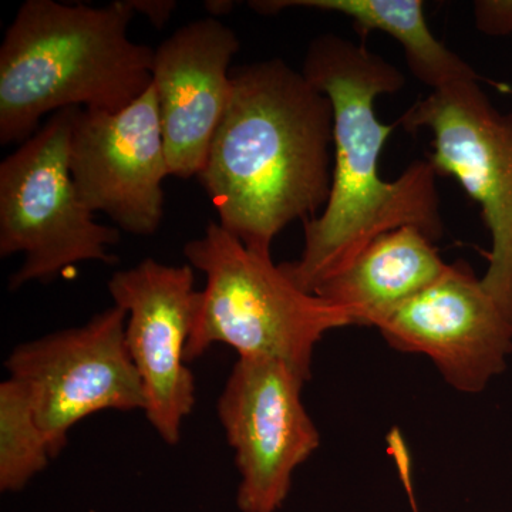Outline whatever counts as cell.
Masks as SVG:
<instances>
[{"label":"cell","mask_w":512,"mask_h":512,"mask_svg":"<svg viewBox=\"0 0 512 512\" xmlns=\"http://www.w3.org/2000/svg\"><path fill=\"white\" fill-rule=\"evenodd\" d=\"M302 73L332 103V187L323 211L303 222L301 258L282 266L299 288L315 293L393 229L414 227L437 241L443 218L439 174L429 160L416 161L390 183L379 174L396 126L377 119L375 101L402 90L403 73L365 45L333 33L312 40Z\"/></svg>","instance_id":"1"},{"label":"cell","mask_w":512,"mask_h":512,"mask_svg":"<svg viewBox=\"0 0 512 512\" xmlns=\"http://www.w3.org/2000/svg\"><path fill=\"white\" fill-rule=\"evenodd\" d=\"M227 110L198 181L218 224L251 251L295 221L318 217L333 173V107L305 74L285 60L231 72Z\"/></svg>","instance_id":"2"},{"label":"cell","mask_w":512,"mask_h":512,"mask_svg":"<svg viewBox=\"0 0 512 512\" xmlns=\"http://www.w3.org/2000/svg\"><path fill=\"white\" fill-rule=\"evenodd\" d=\"M130 0H26L0 47V144H23L46 114L127 109L153 86L154 50L127 35Z\"/></svg>","instance_id":"3"},{"label":"cell","mask_w":512,"mask_h":512,"mask_svg":"<svg viewBox=\"0 0 512 512\" xmlns=\"http://www.w3.org/2000/svg\"><path fill=\"white\" fill-rule=\"evenodd\" d=\"M184 254L207 278L185 350L187 363L222 343L239 357L285 363L308 382L323 336L352 326L342 308L303 291L271 255L251 251L218 222L187 242Z\"/></svg>","instance_id":"4"},{"label":"cell","mask_w":512,"mask_h":512,"mask_svg":"<svg viewBox=\"0 0 512 512\" xmlns=\"http://www.w3.org/2000/svg\"><path fill=\"white\" fill-rule=\"evenodd\" d=\"M77 107L56 111L0 164V256L23 254L9 291L49 284L79 262H119L120 229L97 224L70 173Z\"/></svg>","instance_id":"5"},{"label":"cell","mask_w":512,"mask_h":512,"mask_svg":"<svg viewBox=\"0 0 512 512\" xmlns=\"http://www.w3.org/2000/svg\"><path fill=\"white\" fill-rule=\"evenodd\" d=\"M127 312L111 306L76 328L22 343L5 367L28 390L55 458L70 430L104 410H146V396L126 343Z\"/></svg>","instance_id":"6"},{"label":"cell","mask_w":512,"mask_h":512,"mask_svg":"<svg viewBox=\"0 0 512 512\" xmlns=\"http://www.w3.org/2000/svg\"><path fill=\"white\" fill-rule=\"evenodd\" d=\"M400 124L431 131L437 174L456 178L481 205L493 244L481 282L512 319V113L495 109L478 80H467L416 101Z\"/></svg>","instance_id":"7"},{"label":"cell","mask_w":512,"mask_h":512,"mask_svg":"<svg viewBox=\"0 0 512 512\" xmlns=\"http://www.w3.org/2000/svg\"><path fill=\"white\" fill-rule=\"evenodd\" d=\"M305 383L276 360L239 357L232 367L217 410L241 477L239 511L281 510L293 474L318 450L319 431L302 402Z\"/></svg>","instance_id":"8"},{"label":"cell","mask_w":512,"mask_h":512,"mask_svg":"<svg viewBox=\"0 0 512 512\" xmlns=\"http://www.w3.org/2000/svg\"><path fill=\"white\" fill-rule=\"evenodd\" d=\"M70 173L93 214L103 212L128 234H156L164 215L163 183L171 175L153 86L117 113L77 111Z\"/></svg>","instance_id":"9"},{"label":"cell","mask_w":512,"mask_h":512,"mask_svg":"<svg viewBox=\"0 0 512 512\" xmlns=\"http://www.w3.org/2000/svg\"><path fill=\"white\" fill-rule=\"evenodd\" d=\"M194 281L191 265L147 258L107 284L114 305L127 312L126 343L143 384L144 413L170 446L180 443L195 406V379L185 359L200 296Z\"/></svg>","instance_id":"10"},{"label":"cell","mask_w":512,"mask_h":512,"mask_svg":"<svg viewBox=\"0 0 512 512\" xmlns=\"http://www.w3.org/2000/svg\"><path fill=\"white\" fill-rule=\"evenodd\" d=\"M392 348L429 357L448 386L478 394L507 367L512 319L463 264L376 326Z\"/></svg>","instance_id":"11"},{"label":"cell","mask_w":512,"mask_h":512,"mask_svg":"<svg viewBox=\"0 0 512 512\" xmlns=\"http://www.w3.org/2000/svg\"><path fill=\"white\" fill-rule=\"evenodd\" d=\"M239 50L237 33L217 18L188 23L154 50L153 87L171 177H198L220 126Z\"/></svg>","instance_id":"12"},{"label":"cell","mask_w":512,"mask_h":512,"mask_svg":"<svg viewBox=\"0 0 512 512\" xmlns=\"http://www.w3.org/2000/svg\"><path fill=\"white\" fill-rule=\"evenodd\" d=\"M448 266L420 229L397 228L370 242L315 293L348 313L352 326L376 328L446 274Z\"/></svg>","instance_id":"13"},{"label":"cell","mask_w":512,"mask_h":512,"mask_svg":"<svg viewBox=\"0 0 512 512\" xmlns=\"http://www.w3.org/2000/svg\"><path fill=\"white\" fill-rule=\"evenodd\" d=\"M249 5L262 15L291 8L339 13L352 20L359 35L386 33L402 45L410 70L431 92L478 80L470 64L433 35L421 0H259Z\"/></svg>","instance_id":"14"},{"label":"cell","mask_w":512,"mask_h":512,"mask_svg":"<svg viewBox=\"0 0 512 512\" xmlns=\"http://www.w3.org/2000/svg\"><path fill=\"white\" fill-rule=\"evenodd\" d=\"M52 458L28 390L9 377L0 384V491L19 493Z\"/></svg>","instance_id":"15"},{"label":"cell","mask_w":512,"mask_h":512,"mask_svg":"<svg viewBox=\"0 0 512 512\" xmlns=\"http://www.w3.org/2000/svg\"><path fill=\"white\" fill-rule=\"evenodd\" d=\"M474 23L487 36L512 35V0H477Z\"/></svg>","instance_id":"16"},{"label":"cell","mask_w":512,"mask_h":512,"mask_svg":"<svg viewBox=\"0 0 512 512\" xmlns=\"http://www.w3.org/2000/svg\"><path fill=\"white\" fill-rule=\"evenodd\" d=\"M130 5L134 12L146 16L158 29L163 28L177 9L174 0H130Z\"/></svg>","instance_id":"17"},{"label":"cell","mask_w":512,"mask_h":512,"mask_svg":"<svg viewBox=\"0 0 512 512\" xmlns=\"http://www.w3.org/2000/svg\"><path fill=\"white\" fill-rule=\"evenodd\" d=\"M234 8L232 2H207V9L210 10L212 15L220 16L222 13H227Z\"/></svg>","instance_id":"18"}]
</instances>
